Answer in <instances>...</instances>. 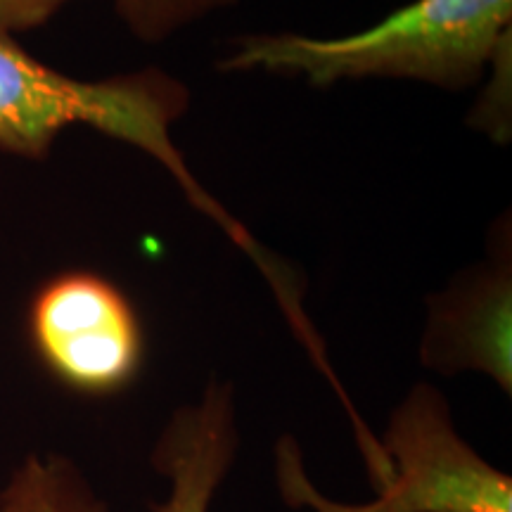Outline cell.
<instances>
[{"label": "cell", "mask_w": 512, "mask_h": 512, "mask_svg": "<svg viewBox=\"0 0 512 512\" xmlns=\"http://www.w3.org/2000/svg\"><path fill=\"white\" fill-rule=\"evenodd\" d=\"M188 107V91L174 76L145 69L107 81H79L29 55L10 34H0V150L43 159L69 126H91L155 157L176 178L185 197L219 223L256 266L266 252L190 174L171 126Z\"/></svg>", "instance_id": "1"}, {"label": "cell", "mask_w": 512, "mask_h": 512, "mask_svg": "<svg viewBox=\"0 0 512 512\" xmlns=\"http://www.w3.org/2000/svg\"><path fill=\"white\" fill-rule=\"evenodd\" d=\"M512 0H413L375 27L339 38L249 34L223 69L302 74L313 86L394 76L467 88L510 46Z\"/></svg>", "instance_id": "2"}, {"label": "cell", "mask_w": 512, "mask_h": 512, "mask_svg": "<svg viewBox=\"0 0 512 512\" xmlns=\"http://www.w3.org/2000/svg\"><path fill=\"white\" fill-rule=\"evenodd\" d=\"M387 479L366 505L332 503L304 475L297 444H278V484L290 505L316 512H512V479L477 456L453 427L437 389L418 384L382 439Z\"/></svg>", "instance_id": "3"}, {"label": "cell", "mask_w": 512, "mask_h": 512, "mask_svg": "<svg viewBox=\"0 0 512 512\" xmlns=\"http://www.w3.org/2000/svg\"><path fill=\"white\" fill-rule=\"evenodd\" d=\"M29 339L43 368L88 396H110L136 380L143 325L112 280L91 271L50 278L29 306Z\"/></svg>", "instance_id": "4"}, {"label": "cell", "mask_w": 512, "mask_h": 512, "mask_svg": "<svg viewBox=\"0 0 512 512\" xmlns=\"http://www.w3.org/2000/svg\"><path fill=\"white\" fill-rule=\"evenodd\" d=\"M512 275L510 256L430 302L422 363L441 373L477 370L512 392Z\"/></svg>", "instance_id": "5"}, {"label": "cell", "mask_w": 512, "mask_h": 512, "mask_svg": "<svg viewBox=\"0 0 512 512\" xmlns=\"http://www.w3.org/2000/svg\"><path fill=\"white\" fill-rule=\"evenodd\" d=\"M238 453L233 392L211 382L202 401L174 413L152 451V465L171 479V494L155 512H209V503Z\"/></svg>", "instance_id": "6"}, {"label": "cell", "mask_w": 512, "mask_h": 512, "mask_svg": "<svg viewBox=\"0 0 512 512\" xmlns=\"http://www.w3.org/2000/svg\"><path fill=\"white\" fill-rule=\"evenodd\" d=\"M0 512H110L76 467L62 458H27L0 491Z\"/></svg>", "instance_id": "7"}, {"label": "cell", "mask_w": 512, "mask_h": 512, "mask_svg": "<svg viewBox=\"0 0 512 512\" xmlns=\"http://www.w3.org/2000/svg\"><path fill=\"white\" fill-rule=\"evenodd\" d=\"M233 3L235 0H114V8L138 38L159 41L185 24Z\"/></svg>", "instance_id": "8"}, {"label": "cell", "mask_w": 512, "mask_h": 512, "mask_svg": "<svg viewBox=\"0 0 512 512\" xmlns=\"http://www.w3.org/2000/svg\"><path fill=\"white\" fill-rule=\"evenodd\" d=\"M72 0H0V34L43 27Z\"/></svg>", "instance_id": "9"}]
</instances>
